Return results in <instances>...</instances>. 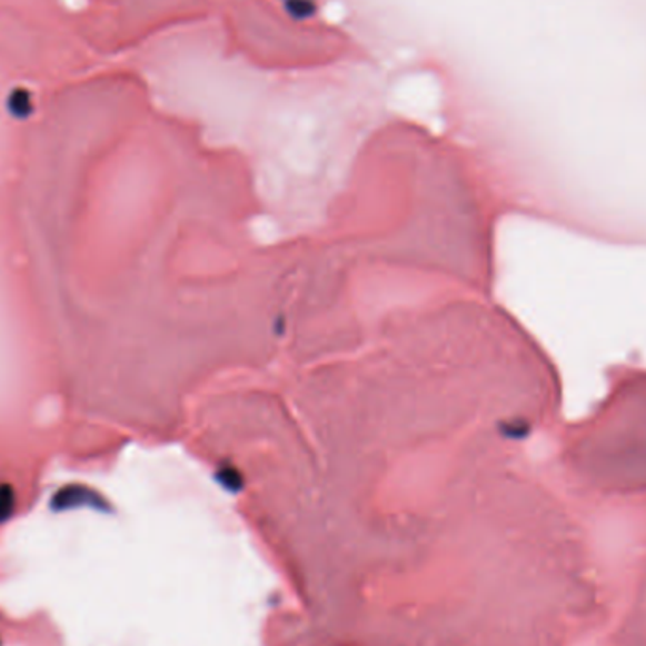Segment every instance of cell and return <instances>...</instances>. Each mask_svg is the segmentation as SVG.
Returning <instances> with one entry per match:
<instances>
[{"label": "cell", "instance_id": "obj_2", "mask_svg": "<svg viewBox=\"0 0 646 646\" xmlns=\"http://www.w3.org/2000/svg\"><path fill=\"white\" fill-rule=\"evenodd\" d=\"M282 2L289 16L294 19H299V21L312 18L316 13V8H318V0H282Z\"/></svg>", "mask_w": 646, "mask_h": 646}, {"label": "cell", "instance_id": "obj_1", "mask_svg": "<svg viewBox=\"0 0 646 646\" xmlns=\"http://www.w3.org/2000/svg\"><path fill=\"white\" fill-rule=\"evenodd\" d=\"M569 458L602 488L646 489V372L616 384L577 429Z\"/></svg>", "mask_w": 646, "mask_h": 646}]
</instances>
